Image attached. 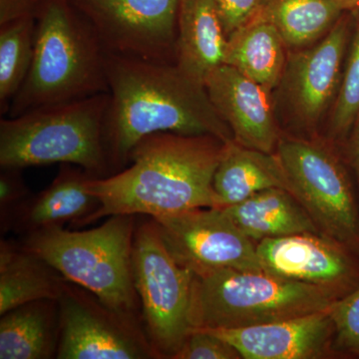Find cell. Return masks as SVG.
Listing matches in <instances>:
<instances>
[{"label": "cell", "instance_id": "1", "mask_svg": "<svg viewBox=\"0 0 359 359\" xmlns=\"http://www.w3.org/2000/svg\"><path fill=\"white\" fill-rule=\"evenodd\" d=\"M105 68L110 101L104 134L113 174L128 164L135 145L149 135H211L226 143L233 140L205 87L176 65L106 53Z\"/></svg>", "mask_w": 359, "mask_h": 359}, {"label": "cell", "instance_id": "2", "mask_svg": "<svg viewBox=\"0 0 359 359\" xmlns=\"http://www.w3.org/2000/svg\"><path fill=\"white\" fill-rule=\"evenodd\" d=\"M224 143L211 135H149L130 153L131 166L90 178L89 191L100 205L82 226L114 215L159 218L218 208L212 181Z\"/></svg>", "mask_w": 359, "mask_h": 359}, {"label": "cell", "instance_id": "3", "mask_svg": "<svg viewBox=\"0 0 359 359\" xmlns=\"http://www.w3.org/2000/svg\"><path fill=\"white\" fill-rule=\"evenodd\" d=\"M33 14L32 67L9 105L7 117L109 93L105 49L70 0H39Z\"/></svg>", "mask_w": 359, "mask_h": 359}, {"label": "cell", "instance_id": "4", "mask_svg": "<svg viewBox=\"0 0 359 359\" xmlns=\"http://www.w3.org/2000/svg\"><path fill=\"white\" fill-rule=\"evenodd\" d=\"M109 93L54 104L0 121V166L71 164L96 178L112 172L105 144Z\"/></svg>", "mask_w": 359, "mask_h": 359}, {"label": "cell", "instance_id": "5", "mask_svg": "<svg viewBox=\"0 0 359 359\" xmlns=\"http://www.w3.org/2000/svg\"><path fill=\"white\" fill-rule=\"evenodd\" d=\"M135 215H114L95 229H45L26 235L25 247L68 282L95 295L123 316L140 321L141 304L132 273Z\"/></svg>", "mask_w": 359, "mask_h": 359}, {"label": "cell", "instance_id": "6", "mask_svg": "<svg viewBox=\"0 0 359 359\" xmlns=\"http://www.w3.org/2000/svg\"><path fill=\"white\" fill-rule=\"evenodd\" d=\"M339 299L330 290L264 269L193 273L191 325L193 330L254 327L327 311Z\"/></svg>", "mask_w": 359, "mask_h": 359}, {"label": "cell", "instance_id": "7", "mask_svg": "<svg viewBox=\"0 0 359 359\" xmlns=\"http://www.w3.org/2000/svg\"><path fill=\"white\" fill-rule=\"evenodd\" d=\"M132 273L149 341L159 358H174L193 330V273L172 256L152 218L135 228Z\"/></svg>", "mask_w": 359, "mask_h": 359}, {"label": "cell", "instance_id": "8", "mask_svg": "<svg viewBox=\"0 0 359 359\" xmlns=\"http://www.w3.org/2000/svg\"><path fill=\"white\" fill-rule=\"evenodd\" d=\"M290 191L321 233L359 257V214L351 182L339 158L323 144L280 139L276 148Z\"/></svg>", "mask_w": 359, "mask_h": 359}, {"label": "cell", "instance_id": "9", "mask_svg": "<svg viewBox=\"0 0 359 359\" xmlns=\"http://www.w3.org/2000/svg\"><path fill=\"white\" fill-rule=\"evenodd\" d=\"M58 359L159 358L140 321L116 313L66 280L58 297Z\"/></svg>", "mask_w": 359, "mask_h": 359}, {"label": "cell", "instance_id": "10", "mask_svg": "<svg viewBox=\"0 0 359 359\" xmlns=\"http://www.w3.org/2000/svg\"><path fill=\"white\" fill-rule=\"evenodd\" d=\"M106 53L175 65L181 0H70Z\"/></svg>", "mask_w": 359, "mask_h": 359}, {"label": "cell", "instance_id": "11", "mask_svg": "<svg viewBox=\"0 0 359 359\" xmlns=\"http://www.w3.org/2000/svg\"><path fill=\"white\" fill-rule=\"evenodd\" d=\"M174 259L194 275L219 269H264L257 243L222 208H200L152 218Z\"/></svg>", "mask_w": 359, "mask_h": 359}, {"label": "cell", "instance_id": "12", "mask_svg": "<svg viewBox=\"0 0 359 359\" xmlns=\"http://www.w3.org/2000/svg\"><path fill=\"white\" fill-rule=\"evenodd\" d=\"M257 252L268 273L325 287L340 299L359 285L355 254L323 233L268 238L257 243Z\"/></svg>", "mask_w": 359, "mask_h": 359}, {"label": "cell", "instance_id": "13", "mask_svg": "<svg viewBox=\"0 0 359 359\" xmlns=\"http://www.w3.org/2000/svg\"><path fill=\"white\" fill-rule=\"evenodd\" d=\"M215 109L244 147L276 153L280 142L269 91L235 68H216L205 83Z\"/></svg>", "mask_w": 359, "mask_h": 359}, {"label": "cell", "instance_id": "14", "mask_svg": "<svg viewBox=\"0 0 359 359\" xmlns=\"http://www.w3.org/2000/svg\"><path fill=\"white\" fill-rule=\"evenodd\" d=\"M330 309L254 327L208 330L231 344L245 359L325 358L334 337Z\"/></svg>", "mask_w": 359, "mask_h": 359}, {"label": "cell", "instance_id": "15", "mask_svg": "<svg viewBox=\"0 0 359 359\" xmlns=\"http://www.w3.org/2000/svg\"><path fill=\"white\" fill-rule=\"evenodd\" d=\"M349 36L351 20L342 15L320 43L295 54L290 60V98L299 119L308 126L316 125L337 98Z\"/></svg>", "mask_w": 359, "mask_h": 359}, {"label": "cell", "instance_id": "16", "mask_svg": "<svg viewBox=\"0 0 359 359\" xmlns=\"http://www.w3.org/2000/svg\"><path fill=\"white\" fill-rule=\"evenodd\" d=\"M92 177L82 168L61 164L60 171L50 185L21 203L2 219V228L29 235L68 223L82 226L85 219L100 205L89 191L88 182Z\"/></svg>", "mask_w": 359, "mask_h": 359}, {"label": "cell", "instance_id": "17", "mask_svg": "<svg viewBox=\"0 0 359 359\" xmlns=\"http://www.w3.org/2000/svg\"><path fill=\"white\" fill-rule=\"evenodd\" d=\"M228 36L215 0H181L177 20L175 65L205 86L224 63Z\"/></svg>", "mask_w": 359, "mask_h": 359}, {"label": "cell", "instance_id": "18", "mask_svg": "<svg viewBox=\"0 0 359 359\" xmlns=\"http://www.w3.org/2000/svg\"><path fill=\"white\" fill-rule=\"evenodd\" d=\"M218 208L230 207L271 188L290 191L289 179L280 157L240 145L224 143L212 181Z\"/></svg>", "mask_w": 359, "mask_h": 359}, {"label": "cell", "instance_id": "19", "mask_svg": "<svg viewBox=\"0 0 359 359\" xmlns=\"http://www.w3.org/2000/svg\"><path fill=\"white\" fill-rule=\"evenodd\" d=\"M222 209L255 243L295 233H321L301 203L285 189H268Z\"/></svg>", "mask_w": 359, "mask_h": 359}, {"label": "cell", "instance_id": "20", "mask_svg": "<svg viewBox=\"0 0 359 359\" xmlns=\"http://www.w3.org/2000/svg\"><path fill=\"white\" fill-rule=\"evenodd\" d=\"M66 280L25 245H0V316L28 302L57 301Z\"/></svg>", "mask_w": 359, "mask_h": 359}, {"label": "cell", "instance_id": "21", "mask_svg": "<svg viewBox=\"0 0 359 359\" xmlns=\"http://www.w3.org/2000/svg\"><path fill=\"white\" fill-rule=\"evenodd\" d=\"M59 341L58 302H28L2 314L0 359L56 358Z\"/></svg>", "mask_w": 359, "mask_h": 359}, {"label": "cell", "instance_id": "22", "mask_svg": "<svg viewBox=\"0 0 359 359\" xmlns=\"http://www.w3.org/2000/svg\"><path fill=\"white\" fill-rule=\"evenodd\" d=\"M285 46L271 23L252 18L228 36L224 63L271 92L285 74Z\"/></svg>", "mask_w": 359, "mask_h": 359}, {"label": "cell", "instance_id": "23", "mask_svg": "<svg viewBox=\"0 0 359 359\" xmlns=\"http://www.w3.org/2000/svg\"><path fill=\"white\" fill-rule=\"evenodd\" d=\"M346 9L332 0H261L254 18L271 23L290 47H304L327 34Z\"/></svg>", "mask_w": 359, "mask_h": 359}, {"label": "cell", "instance_id": "24", "mask_svg": "<svg viewBox=\"0 0 359 359\" xmlns=\"http://www.w3.org/2000/svg\"><path fill=\"white\" fill-rule=\"evenodd\" d=\"M32 13L0 25V112L6 115L29 73L34 50Z\"/></svg>", "mask_w": 359, "mask_h": 359}, {"label": "cell", "instance_id": "25", "mask_svg": "<svg viewBox=\"0 0 359 359\" xmlns=\"http://www.w3.org/2000/svg\"><path fill=\"white\" fill-rule=\"evenodd\" d=\"M359 115V22L351 40L346 68L342 73L341 82L334 112L332 131L337 136H344L353 128Z\"/></svg>", "mask_w": 359, "mask_h": 359}, {"label": "cell", "instance_id": "26", "mask_svg": "<svg viewBox=\"0 0 359 359\" xmlns=\"http://www.w3.org/2000/svg\"><path fill=\"white\" fill-rule=\"evenodd\" d=\"M330 316L337 346L359 358V285L334 302Z\"/></svg>", "mask_w": 359, "mask_h": 359}, {"label": "cell", "instance_id": "27", "mask_svg": "<svg viewBox=\"0 0 359 359\" xmlns=\"http://www.w3.org/2000/svg\"><path fill=\"white\" fill-rule=\"evenodd\" d=\"M237 349L208 330H193L173 359H240Z\"/></svg>", "mask_w": 359, "mask_h": 359}, {"label": "cell", "instance_id": "28", "mask_svg": "<svg viewBox=\"0 0 359 359\" xmlns=\"http://www.w3.org/2000/svg\"><path fill=\"white\" fill-rule=\"evenodd\" d=\"M18 168H1L0 173V212L1 221L30 197L29 189Z\"/></svg>", "mask_w": 359, "mask_h": 359}, {"label": "cell", "instance_id": "29", "mask_svg": "<svg viewBox=\"0 0 359 359\" xmlns=\"http://www.w3.org/2000/svg\"><path fill=\"white\" fill-rule=\"evenodd\" d=\"M226 36L249 22L259 9L261 0H215Z\"/></svg>", "mask_w": 359, "mask_h": 359}, {"label": "cell", "instance_id": "30", "mask_svg": "<svg viewBox=\"0 0 359 359\" xmlns=\"http://www.w3.org/2000/svg\"><path fill=\"white\" fill-rule=\"evenodd\" d=\"M32 0H0V25L32 13Z\"/></svg>", "mask_w": 359, "mask_h": 359}, {"label": "cell", "instance_id": "31", "mask_svg": "<svg viewBox=\"0 0 359 359\" xmlns=\"http://www.w3.org/2000/svg\"><path fill=\"white\" fill-rule=\"evenodd\" d=\"M353 137H351V157L354 169L358 175L359 183V115L353 124Z\"/></svg>", "mask_w": 359, "mask_h": 359}, {"label": "cell", "instance_id": "32", "mask_svg": "<svg viewBox=\"0 0 359 359\" xmlns=\"http://www.w3.org/2000/svg\"><path fill=\"white\" fill-rule=\"evenodd\" d=\"M337 4L344 7L346 11H353V9L358 8L359 0H332Z\"/></svg>", "mask_w": 359, "mask_h": 359}, {"label": "cell", "instance_id": "33", "mask_svg": "<svg viewBox=\"0 0 359 359\" xmlns=\"http://www.w3.org/2000/svg\"><path fill=\"white\" fill-rule=\"evenodd\" d=\"M32 1L33 4V6H34V7H35V6H36V4H39V0H32Z\"/></svg>", "mask_w": 359, "mask_h": 359}]
</instances>
